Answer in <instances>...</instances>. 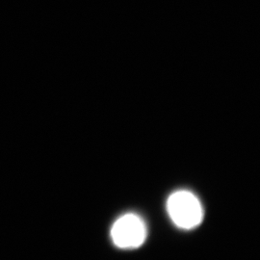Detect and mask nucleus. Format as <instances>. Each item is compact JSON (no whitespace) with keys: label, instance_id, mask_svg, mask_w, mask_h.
Returning <instances> with one entry per match:
<instances>
[{"label":"nucleus","instance_id":"nucleus-1","mask_svg":"<svg viewBox=\"0 0 260 260\" xmlns=\"http://www.w3.org/2000/svg\"><path fill=\"white\" fill-rule=\"evenodd\" d=\"M168 212L178 228L190 230L203 221L204 211L199 199L189 191H177L168 200Z\"/></svg>","mask_w":260,"mask_h":260},{"label":"nucleus","instance_id":"nucleus-2","mask_svg":"<svg viewBox=\"0 0 260 260\" xmlns=\"http://www.w3.org/2000/svg\"><path fill=\"white\" fill-rule=\"evenodd\" d=\"M111 237L114 244L119 248H138L146 239L145 223L139 216L125 214L113 224Z\"/></svg>","mask_w":260,"mask_h":260}]
</instances>
